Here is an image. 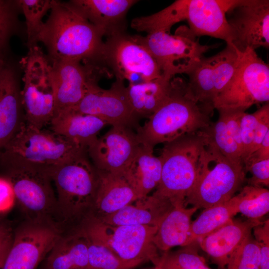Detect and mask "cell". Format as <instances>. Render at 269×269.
Here are the masks:
<instances>
[{"mask_svg":"<svg viewBox=\"0 0 269 269\" xmlns=\"http://www.w3.org/2000/svg\"><path fill=\"white\" fill-rule=\"evenodd\" d=\"M103 32L69 2L54 0L38 36L51 62L100 59L105 42Z\"/></svg>","mask_w":269,"mask_h":269,"instance_id":"6da1fadb","label":"cell"},{"mask_svg":"<svg viewBox=\"0 0 269 269\" xmlns=\"http://www.w3.org/2000/svg\"><path fill=\"white\" fill-rule=\"evenodd\" d=\"M240 0H177L160 11L133 19L131 27L147 34L169 33L176 23L186 20L196 37L209 36L232 44L234 31L226 17L227 12Z\"/></svg>","mask_w":269,"mask_h":269,"instance_id":"7a4b0ae2","label":"cell"},{"mask_svg":"<svg viewBox=\"0 0 269 269\" xmlns=\"http://www.w3.org/2000/svg\"><path fill=\"white\" fill-rule=\"evenodd\" d=\"M169 96L165 102L135 131L139 143L153 149L182 136L207 128L209 113L190 96L186 82L173 78Z\"/></svg>","mask_w":269,"mask_h":269,"instance_id":"3957f363","label":"cell"},{"mask_svg":"<svg viewBox=\"0 0 269 269\" xmlns=\"http://www.w3.org/2000/svg\"><path fill=\"white\" fill-rule=\"evenodd\" d=\"M87 152V149L52 131L25 124L0 150L9 167H26L47 173Z\"/></svg>","mask_w":269,"mask_h":269,"instance_id":"277c9868","label":"cell"},{"mask_svg":"<svg viewBox=\"0 0 269 269\" xmlns=\"http://www.w3.org/2000/svg\"><path fill=\"white\" fill-rule=\"evenodd\" d=\"M87 156V152L82 153L47 173L67 230L79 229L93 212L100 173Z\"/></svg>","mask_w":269,"mask_h":269,"instance_id":"5b68a950","label":"cell"},{"mask_svg":"<svg viewBox=\"0 0 269 269\" xmlns=\"http://www.w3.org/2000/svg\"><path fill=\"white\" fill-rule=\"evenodd\" d=\"M205 139L196 180L185 201V206L190 205L198 209L229 201L241 189L245 179L243 164L234 163Z\"/></svg>","mask_w":269,"mask_h":269,"instance_id":"8992f818","label":"cell"},{"mask_svg":"<svg viewBox=\"0 0 269 269\" xmlns=\"http://www.w3.org/2000/svg\"><path fill=\"white\" fill-rule=\"evenodd\" d=\"M205 139L201 131L165 143L159 157L162 164L157 194L174 206L184 205L197 175L198 161Z\"/></svg>","mask_w":269,"mask_h":269,"instance_id":"52a82bcc","label":"cell"},{"mask_svg":"<svg viewBox=\"0 0 269 269\" xmlns=\"http://www.w3.org/2000/svg\"><path fill=\"white\" fill-rule=\"evenodd\" d=\"M28 49L22 60V105L26 123L43 129L56 112L53 67L38 45Z\"/></svg>","mask_w":269,"mask_h":269,"instance_id":"ba28073f","label":"cell"},{"mask_svg":"<svg viewBox=\"0 0 269 269\" xmlns=\"http://www.w3.org/2000/svg\"><path fill=\"white\" fill-rule=\"evenodd\" d=\"M157 228L147 225H111L90 217L80 229L88 238L104 245L123 260L140 265L149 261L155 266L162 256L153 242Z\"/></svg>","mask_w":269,"mask_h":269,"instance_id":"9c48e42d","label":"cell"},{"mask_svg":"<svg viewBox=\"0 0 269 269\" xmlns=\"http://www.w3.org/2000/svg\"><path fill=\"white\" fill-rule=\"evenodd\" d=\"M25 220L67 227L60 213L52 180L46 172L26 167H9L6 178Z\"/></svg>","mask_w":269,"mask_h":269,"instance_id":"30bf717a","label":"cell"},{"mask_svg":"<svg viewBox=\"0 0 269 269\" xmlns=\"http://www.w3.org/2000/svg\"><path fill=\"white\" fill-rule=\"evenodd\" d=\"M269 67L255 50L241 52L239 63L231 80L215 98L216 110L245 112L254 105L269 103Z\"/></svg>","mask_w":269,"mask_h":269,"instance_id":"8fae6325","label":"cell"},{"mask_svg":"<svg viewBox=\"0 0 269 269\" xmlns=\"http://www.w3.org/2000/svg\"><path fill=\"white\" fill-rule=\"evenodd\" d=\"M132 38L149 52L162 75L170 79L176 74H187L213 47L201 44L189 29L184 26L177 29L174 35L158 31Z\"/></svg>","mask_w":269,"mask_h":269,"instance_id":"7c38bea8","label":"cell"},{"mask_svg":"<svg viewBox=\"0 0 269 269\" xmlns=\"http://www.w3.org/2000/svg\"><path fill=\"white\" fill-rule=\"evenodd\" d=\"M65 232L53 224L25 220L13 232L1 269H36Z\"/></svg>","mask_w":269,"mask_h":269,"instance_id":"4fadbf2b","label":"cell"},{"mask_svg":"<svg viewBox=\"0 0 269 269\" xmlns=\"http://www.w3.org/2000/svg\"><path fill=\"white\" fill-rule=\"evenodd\" d=\"M109 64L117 79L134 83L138 77L141 82L151 81L162 76L159 66L149 52L123 33L109 37L105 42L100 59Z\"/></svg>","mask_w":269,"mask_h":269,"instance_id":"5bb4252c","label":"cell"},{"mask_svg":"<svg viewBox=\"0 0 269 269\" xmlns=\"http://www.w3.org/2000/svg\"><path fill=\"white\" fill-rule=\"evenodd\" d=\"M77 111L97 117L112 126L127 127L136 131L139 118L132 108L123 80L117 79L109 89L101 88L95 82L75 107Z\"/></svg>","mask_w":269,"mask_h":269,"instance_id":"9a60e30c","label":"cell"},{"mask_svg":"<svg viewBox=\"0 0 269 269\" xmlns=\"http://www.w3.org/2000/svg\"><path fill=\"white\" fill-rule=\"evenodd\" d=\"M234 33V46L240 51L269 47V0H240L226 14Z\"/></svg>","mask_w":269,"mask_h":269,"instance_id":"2e32d148","label":"cell"},{"mask_svg":"<svg viewBox=\"0 0 269 269\" xmlns=\"http://www.w3.org/2000/svg\"><path fill=\"white\" fill-rule=\"evenodd\" d=\"M140 145L134 130L112 126L88 147L87 152L98 170L123 175Z\"/></svg>","mask_w":269,"mask_h":269,"instance_id":"e0dca14e","label":"cell"},{"mask_svg":"<svg viewBox=\"0 0 269 269\" xmlns=\"http://www.w3.org/2000/svg\"><path fill=\"white\" fill-rule=\"evenodd\" d=\"M25 123L18 76L5 59L0 67V150Z\"/></svg>","mask_w":269,"mask_h":269,"instance_id":"ac0fdd59","label":"cell"},{"mask_svg":"<svg viewBox=\"0 0 269 269\" xmlns=\"http://www.w3.org/2000/svg\"><path fill=\"white\" fill-rule=\"evenodd\" d=\"M56 112L75 107L94 81L92 66L77 60L51 62ZM56 113V112H55Z\"/></svg>","mask_w":269,"mask_h":269,"instance_id":"d6986e66","label":"cell"},{"mask_svg":"<svg viewBox=\"0 0 269 269\" xmlns=\"http://www.w3.org/2000/svg\"><path fill=\"white\" fill-rule=\"evenodd\" d=\"M261 222L249 219L244 221L232 220L197 242L219 269H225L231 255L252 234L253 228Z\"/></svg>","mask_w":269,"mask_h":269,"instance_id":"ffe728a7","label":"cell"},{"mask_svg":"<svg viewBox=\"0 0 269 269\" xmlns=\"http://www.w3.org/2000/svg\"><path fill=\"white\" fill-rule=\"evenodd\" d=\"M173 207L168 199L154 191L151 195L138 198L116 212L98 220L111 225L158 227Z\"/></svg>","mask_w":269,"mask_h":269,"instance_id":"44dd1931","label":"cell"},{"mask_svg":"<svg viewBox=\"0 0 269 269\" xmlns=\"http://www.w3.org/2000/svg\"><path fill=\"white\" fill-rule=\"evenodd\" d=\"M218 111V120L202 130V133L224 156L234 163L243 164L241 121L245 112L224 110Z\"/></svg>","mask_w":269,"mask_h":269,"instance_id":"7402d4cb","label":"cell"},{"mask_svg":"<svg viewBox=\"0 0 269 269\" xmlns=\"http://www.w3.org/2000/svg\"><path fill=\"white\" fill-rule=\"evenodd\" d=\"M137 0H73L69 2L90 22L109 37L122 33L120 24Z\"/></svg>","mask_w":269,"mask_h":269,"instance_id":"603a6c76","label":"cell"},{"mask_svg":"<svg viewBox=\"0 0 269 269\" xmlns=\"http://www.w3.org/2000/svg\"><path fill=\"white\" fill-rule=\"evenodd\" d=\"M50 124L51 131L87 150L107 125L97 117L80 113L72 108L56 112Z\"/></svg>","mask_w":269,"mask_h":269,"instance_id":"cb8c5ba5","label":"cell"},{"mask_svg":"<svg viewBox=\"0 0 269 269\" xmlns=\"http://www.w3.org/2000/svg\"><path fill=\"white\" fill-rule=\"evenodd\" d=\"M99 173V187L90 217L101 219L138 199L124 175L100 171Z\"/></svg>","mask_w":269,"mask_h":269,"instance_id":"d4e9b609","label":"cell"},{"mask_svg":"<svg viewBox=\"0 0 269 269\" xmlns=\"http://www.w3.org/2000/svg\"><path fill=\"white\" fill-rule=\"evenodd\" d=\"M88 240L81 229L65 232L44 260L41 269H87Z\"/></svg>","mask_w":269,"mask_h":269,"instance_id":"484cf974","label":"cell"},{"mask_svg":"<svg viewBox=\"0 0 269 269\" xmlns=\"http://www.w3.org/2000/svg\"><path fill=\"white\" fill-rule=\"evenodd\" d=\"M153 152V149L140 144L123 174L138 198L148 195L156 189L160 180L161 161Z\"/></svg>","mask_w":269,"mask_h":269,"instance_id":"4316f807","label":"cell"},{"mask_svg":"<svg viewBox=\"0 0 269 269\" xmlns=\"http://www.w3.org/2000/svg\"><path fill=\"white\" fill-rule=\"evenodd\" d=\"M172 79L162 75L149 81L130 83L126 87L130 103L139 118H148L165 102L170 94Z\"/></svg>","mask_w":269,"mask_h":269,"instance_id":"83f0119b","label":"cell"},{"mask_svg":"<svg viewBox=\"0 0 269 269\" xmlns=\"http://www.w3.org/2000/svg\"><path fill=\"white\" fill-rule=\"evenodd\" d=\"M197 210L196 207L179 205L174 206L167 213L158 226L153 239L159 251L165 253L172 247L184 246L191 217Z\"/></svg>","mask_w":269,"mask_h":269,"instance_id":"f1b7e54d","label":"cell"},{"mask_svg":"<svg viewBox=\"0 0 269 269\" xmlns=\"http://www.w3.org/2000/svg\"><path fill=\"white\" fill-rule=\"evenodd\" d=\"M216 55L203 57L187 74L189 77L186 82L187 93L210 114L214 109Z\"/></svg>","mask_w":269,"mask_h":269,"instance_id":"f546056e","label":"cell"},{"mask_svg":"<svg viewBox=\"0 0 269 269\" xmlns=\"http://www.w3.org/2000/svg\"><path fill=\"white\" fill-rule=\"evenodd\" d=\"M237 213L234 196L225 203L204 209L191 222L184 246L193 244L217 230L231 221Z\"/></svg>","mask_w":269,"mask_h":269,"instance_id":"4dcf8cb0","label":"cell"},{"mask_svg":"<svg viewBox=\"0 0 269 269\" xmlns=\"http://www.w3.org/2000/svg\"><path fill=\"white\" fill-rule=\"evenodd\" d=\"M234 198L238 213L249 219L260 220L269 211V191L263 187L248 185Z\"/></svg>","mask_w":269,"mask_h":269,"instance_id":"1f68e13d","label":"cell"},{"mask_svg":"<svg viewBox=\"0 0 269 269\" xmlns=\"http://www.w3.org/2000/svg\"><path fill=\"white\" fill-rule=\"evenodd\" d=\"M25 20L27 46L37 45V37L43 26V18L49 12L54 0H16Z\"/></svg>","mask_w":269,"mask_h":269,"instance_id":"d6a6232c","label":"cell"},{"mask_svg":"<svg viewBox=\"0 0 269 269\" xmlns=\"http://www.w3.org/2000/svg\"><path fill=\"white\" fill-rule=\"evenodd\" d=\"M87 238V269H133L140 265L123 260L104 245Z\"/></svg>","mask_w":269,"mask_h":269,"instance_id":"836d02e7","label":"cell"},{"mask_svg":"<svg viewBox=\"0 0 269 269\" xmlns=\"http://www.w3.org/2000/svg\"><path fill=\"white\" fill-rule=\"evenodd\" d=\"M161 263L163 269H212L192 244L175 252L164 253Z\"/></svg>","mask_w":269,"mask_h":269,"instance_id":"e575fe53","label":"cell"},{"mask_svg":"<svg viewBox=\"0 0 269 269\" xmlns=\"http://www.w3.org/2000/svg\"><path fill=\"white\" fill-rule=\"evenodd\" d=\"M259 246L252 234L248 237L229 259L226 269H260Z\"/></svg>","mask_w":269,"mask_h":269,"instance_id":"d590c367","label":"cell"},{"mask_svg":"<svg viewBox=\"0 0 269 269\" xmlns=\"http://www.w3.org/2000/svg\"><path fill=\"white\" fill-rule=\"evenodd\" d=\"M20 9L16 0H0V54H4L18 26Z\"/></svg>","mask_w":269,"mask_h":269,"instance_id":"8d00e7d4","label":"cell"},{"mask_svg":"<svg viewBox=\"0 0 269 269\" xmlns=\"http://www.w3.org/2000/svg\"><path fill=\"white\" fill-rule=\"evenodd\" d=\"M260 115V108L252 114H244L241 121L242 163L249 157Z\"/></svg>","mask_w":269,"mask_h":269,"instance_id":"74e56055","label":"cell"},{"mask_svg":"<svg viewBox=\"0 0 269 269\" xmlns=\"http://www.w3.org/2000/svg\"><path fill=\"white\" fill-rule=\"evenodd\" d=\"M253 230L254 239L260 249V269H269V219L255 226Z\"/></svg>","mask_w":269,"mask_h":269,"instance_id":"f35d334b","label":"cell"},{"mask_svg":"<svg viewBox=\"0 0 269 269\" xmlns=\"http://www.w3.org/2000/svg\"><path fill=\"white\" fill-rule=\"evenodd\" d=\"M245 172L252 175L249 185L263 187L269 185V159L244 164Z\"/></svg>","mask_w":269,"mask_h":269,"instance_id":"ab89813d","label":"cell"},{"mask_svg":"<svg viewBox=\"0 0 269 269\" xmlns=\"http://www.w3.org/2000/svg\"><path fill=\"white\" fill-rule=\"evenodd\" d=\"M15 202L12 185L6 178L0 177V213L9 211Z\"/></svg>","mask_w":269,"mask_h":269,"instance_id":"60d3db41","label":"cell"},{"mask_svg":"<svg viewBox=\"0 0 269 269\" xmlns=\"http://www.w3.org/2000/svg\"><path fill=\"white\" fill-rule=\"evenodd\" d=\"M13 232L5 224L0 223V268L2 267L11 246Z\"/></svg>","mask_w":269,"mask_h":269,"instance_id":"b9f144b4","label":"cell"},{"mask_svg":"<svg viewBox=\"0 0 269 269\" xmlns=\"http://www.w3.org/2000/svg\"><path fill=\"white\" fill-rule=\"evenodd\" d=\"M269 159V132L265 136L257 149L252 153L243 163H251Z\"/></svg>","mask_w":269,"mask_h":269,"instance_id":"7bdbcfd3","label":"cell"},{"mask_svg":"<svg viewBox=\"0 0 269 269\" xmlns=\"http://www.w3.org/2000/svg\"><path fill=\"white\" fill-rule=\"evenodd\" d=\"M5 59L4 54H0V67L3 64Z\"/></svg>","mask_w":269,"mask_h":269,"instance_id":"ee69618b","label":"cell"},{"mask_svg":"<svg viewBox=\"0 0 269 269\" xmlns=\"http://www.w3.org/2000/svg\"><path fill=\"white\" fill-rule=\"evenodd\" d=\"M147 269H163L161 263V259L159 263L157 265L154 266L153 268Z\"/></svg>","mask_w":269,"mask_h":269,"instance_id":"f6af8a7d","label":"cell"},{"mask_svg":"<svg viewBox=\"0 0 269 269\" xmlns=\"http://www.w3.org/2000/svg\"><path fill=\"white\" fill-rule=\"evenodd\" d=\"M0 269H1V268H0Z\"/></svg>","mask_w":269,"mask_h":269,"instance_id":"bcb514c9","label":"cell"}]
</instances>
